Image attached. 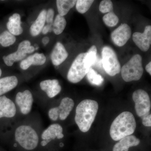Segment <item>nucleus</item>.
<instances>
[{"mask_svg": "<svg viewBox=\"0 0 151 151\" xmlns=\"http://www.w3.org/2000/svg\"><path fill=\"white\" fill-rule=\"evenodd\" d=\"M132 33L129 26L127 24H123L111 33V40L115 45L122 47L125 45L130 39Z\"/></svg>", "mask_w": 151, "mask_h": 151, "instance_id": "obj_13", "label": "nucleus"}, {"mask_svg": "<svg viewBox=\"0 0 151 151\" xmlns=\"http://www.w3.org/2000/svg\"><path fill=\"white\" fill-rule=\"evenodd\" d=\"M97 48L95 45H92L86 52L85 62L86 66L90 68L94 65L97 59Z\"/></svg>", "mask_w": 151, "mask_h": 151, "instance_id": "obj_25", "label": "nucleus"}, {"mask_svg": "<svg viewBox=\"0 0 151 151\" xmlns=\"http://www.w3.org/2000/svg\"><path fill=\"white\" fill-rule=\"evenodd\" d=\"M18 82L17 77L15 76L0 78V96L14 89Z\"/></svg>", "mask_w": 151, "mask_h": 151, "instance_id": "obj_20", "label": "nucleus"}, {"mask_svg": "<svg viewBox=\"0 0 151 151\" xmlns=\"http://www.w3.org/2000/svg\"><path fill=\"white\" fill-rule=\"evenodd\" d=\"M54 16V11L52 9H49L47 11L46 19L45 22L47 24L52 25L53 22V19Z\"/></svg>", "mask_w": 151, "mask_h": 151, "instance_id": "obj_30", "label": "nucleus"}, {"mask_svg": "<svg viewBox=\"0 0 151 151\" xmlns=\"http://www.w3.org/2000/svg\"><path fill=\"white\" fill-rule=\"evenodd\" d=\"M76 1L75 0H57L56 6L58 14L61 16L67 14L71 8L75 5Z\"/></svg>", "mask_w": 151, "mask_h": 151, "instance_id": "obj_22", "label": "nucleus"}, {"mask_svg": "<svg viewBox=\"0 0 151 151\" xmlns=\"http://www.w3.org/2000/svg\"><path fill=\"white\" fill-rule=\"evenodd\" d=\"M86 55V52L78 54L71 64L67 74L68 80L71 83L76 84L81 81L90 68L85 64Z\"/></svg>", "mask_w": 151, "mask_h": 151, "instance_id": "obj_8", "label": "nucleus"}, {"mask_svg": "<svg viewBox=\"0 0 151 151\" xmlns=\"http://www.w3.org/2000/svg\"><path fill=\"white\" fill-rule=\"evenodd\" d=\"M140 142V140L134 135L127 136L116 143L113 147V151H129L130 147L138 145Z\"/></svg>", "mask_w": 151, "mask_h": 151, "instance_id": "obj_17", "label": "nucleus"}, {"mask_svg": "<svg viewBox=\"0 0 151 151\" xmlns=\"http://www.w3.org/2000/svg\"><path fill=\"white\" fill-rule=\"evenodd\" d=\"M96 101L86 99L82 100L76 109L75 122L80 131L88 132L94 122L98 110Z\"/></svg>", "mask_w": 151, "mask_h": 151, "instance_id": "obj_2", "label": "nucleus"}, {"mask_svg": "<svg viewBox=\"0 0 151 151\" xmlns=\"http://www.w3.org/2000/svg\"><path fill=\"white\" fill-rule=\"evenodd\" d=\"M132 38L135 44L142 51H147L151 44V26H147L143 33H134Z\"/></svg>", "mask_w": 151, "mask_h": 151, "instance_id": "obj_14", "label": "nucleus"}, {"mask_svg": "<svg viewBox=\"0 0 151 151\" xmlns=\"http://www.w3.org/2000/svg\"><path fill=\"white\" fill-rule=\"evenodd\" d=\"M52 31V25L47 24L44 27L42 32L43 34L45 35L49 32H51Z\"/></svg>", "mask_w": 151, "mask_h": 151, "instance_id": "obj_32", "label": "nucleus"}, {"mask_svg": "<svg viewBox=\"0 0 151 151\" xmlns=\"http://www.w3.org/2000/svg\"><path fill=\"white\" fill-rule=\"evenodd\" d=\"M103 20L107 26L113 27L118 24L119 18L113 12L108 13L103 16Z\"/></svg>", "mask_w": 151, "mask_h": 151, "instance_id": "obj_28", "label": "nucleus"}, {"mask_svg": "<svg viewBox=\"0 0 151 151\" xmlns=\"http://www.w3.org/2000/svg\"><path fill=\"white\" fill-rule=\"evenodd\" d=\"M35 50L34 46L31 45L30 42L24 40L19 43L17 51L3 56V60L7 66H12L14 63L22 60L26 57L27 54L32 53Z\"/></svg>", "mask_w": 151, "mask_h": 151, "instance_id": "obj_12", "label": "nucleus"}, {"mask_svg": "<svg viewBox=\"0 0 151 151\" xmlns=\"http://www.w3.org/2000/svg\"><path fill=\"white\" fill-rule=\"evenodd\" d=\"M50 39L49 38L47 37H45L43 38H42V43L44 45H46L49 42Z\"/></svg>", "mask_w": 151, "mask_h": 151, "instance_id": "obj_34", "label": "nucleus"}, {"mask_svg": "<svg viewBox=\"0 0 151 151\" xmlns=\"http://www.w3.org/2000/svg\"><path fill=\"white\" fill-rule=\"evenodd\" d=\"M46 58L43 53H35L22 60L20 64L23 70L27 69L31 65H41L46 62Z\"/></svg>", "mask_w": 151, "mask_h": 151, "instance_id": "obj_18", "label": "nucleus"}, {"mask_svg": "<svg viewBox=\"0 0 151 151\" xmlns=\"http://www.w3.org/2000/svg\"><path fill=\"white\" fill-rule=\"evenodd\" d=\"M94 2L93 0H78L76 4V10L79 13H85L89 10Z\"/></svg>", "mask_w": 151, "mask_h": 151, "instance_id": "obj_27", "label": "nucleus"}, {"mask_svg": "<svg viewBox=\"0 0 151 151\" xmlns=\"http://www.w3.org/2000/svg\"><path fill=\"white\" fill-rule=\"evenodd\" d=\"M99 10L103 14L113 12V4L110 0H103L100 2L99 5Z\"/></svg>", "mask_w": 151, "mask_h": 151, "instance_id": "obj_29", "label": "nucleus"}, {"mask_svg": "<svg viewBox=\"0 0 151 151\" xmlns=\"http://www.w3.org/2000/svg\"><path fill=\"white\" fill-rule=\"evenodd\" d=\"M0 151H2V150H0Z\"/></svg>", "mask_w": 151, "mask_h": 151, "instance_id": "obj_36", "label": "nucleus"}, {"mask_svg": "<svg viewBox=\"0 0 151 151\" xmlns=\"http://www.w3.org/2000/svg\"><path fill=\"white\" fill-rule=\"evenodd\" d=\"M146 70L147 72L150 74V75H151V62H150L146 65Z\"/></svg>", "mask_w": 151, "mask_h": 151, "instance_id": "obj_33", "label": "nucleus"}, {"mask_svg": "<svg viewBox=\"0 0 151 151\" xmlns=\"http://www.w3.org/2000/svg\"><path fill=\"white\" fill-rule=\"evenodd\" d=\"M86 76L88 81L91 84L96 86H100L103 84L104 78L102 76L98 74L97 72L92 68H90L88 72L86 73Z\"/></svg>", "mask_w": 151, "mask_h": 151, "instance_id": "obj_24", "label": "nucleus"}, {"mask_svg": "<svg viewBox=\"0 0 151 151\" xmlns=\"http://www.w3.org/2000/svg\"><path fill=\"white\" fill-rule=\"evenodd\" d=\"M63 129L58 123H53L41 133L39 145L37 151H55L60 148L57 142L64 138Z\"/></svg>", "mask_w": 151, "mask_h": 151, "instance_id": "obj_4", "label": "nucleus"}, {"mask_svg": "<svg viewBox=\"0 0 151 151\" xmlns=\"http://www.w3.org/2000/svg\"><path fill=\"white\" fill-rule=\"evenodd\" d=\"M14 103L20 115L24 116H28L32 110L34 103L32 93L28 89L17 92Z\"/></svg>", "mask_w": 151, "mask_h": 151, "instance_id": "obj_10", "label": "nucleus"}, {"mask_svg": "<svg viewBox=\"0 0 151 151\" xmlns=\"http://www.w3.org/2000/svg\"><path fill=\"white\" fill-rule=\"evenodd\" d=\"M2 74V70L1 69V68H0V77H1V75Z\"/></svg>", "mask_w": 151, "mask_h": 151, "instance_id": "obj_35", "label": "nucleus"}, {"mask_svg": "<svg viewBox=\"0 0 151 151\" xmlns=\"http://www.w3.org/2000/svg\"><path fill=\"white\" fill-rule=\"evenodd\" d=\"M19 115L14 101L4 95L0 96V119L9 120L15 124Z\"/></svg>", "mask_w": 151, "mask_h": 151, "instance_id": "obj_11", "label": "nucleus"}, {"mask_svg": "<svg viewBox=\"0 0 151 151\" xmlns=\"http://www.w3.org/2000/svg\"><path fill=\"white\" fill-rule=\"evenodd\" d=\"M68 55V53L64 45L58 42L52 52L51 58L52 64L55 66L60 65L66 59Z\"/></svg>", "mask_w": 151, "mask_h": 151, "instance_id": "obj_16", "label": "nucleus"}, {"mask_svg": "<svg viewBox=\"0 0 151 151\" xmlns=\"http://www.w3.org/2000/svg\"><path fill=\"white\" fill-rule=\"evenodd\" d=\"M43 130L38 116L29 115L19 119L12 129L11 147L14 151H37Z\"/></svg>", "mask_w": 151, "mask_h": 151, "instance_id": "obj_1", "label": "nucleus"}, {"mask_svg": "<svg viewBox=\"0 0 151 151\" xmlns=\"http://www.w3.org/2000/svg\"><path fill=\"white\" fill-rule=\"evenodd\" d=\"M74 101L69 97L63 98L58 106L48 108L47 116L52 122L65 121L70 115L74 106Z\"/></svg>", "mask_w": 151, "mask_h": 151, "instance_id": "obj_6", "label": "nucleus"}, {"mask_svg": "<svg viewBox=\"0 0 151 151\" xmlns=\"http://www.w3.org/2000/svg\"><path fill=\"white\" fill-rule=\"evenodd\" d=\"M7 27L9 32L13 35H19L22 33L23 29L21 26L20 15L19 14H14L9 18Z\"/></svg>", "mask_w": 151, "mask_h": 151, "instance_id": "obj_19", "label": "nucleus"}, {"mask_svg": "<svg viewBox=\"0 0 151 151\" xmlns=\"http://www.w3.org/2000/svg\"><path fill=\"white\" fill-rule=\"evenodd\" d=\"M142 124L144 126L147 127H150L151 126V115L149 114L147 116L143 117Z\"/></svg>", "mask_w": 151, "mask_h": 151, "instance_id": "obj_31", "label": "nucleus"}, {"mask_svg": "<svg viewBox=\"0 0 151 151\" xmlns=\"http://www.w3.org/2000/svg\"><path fill=\"white\" fill-rule=\"evenodd\" d=\"M102 63L105 72L114 76L121 72V65L115 51L110 47H104L102 51Z\"/></svg>", "mask_w": 151, "mask_h": 151, "instance_id": "obj_7", "label": "nucleus"}, {"mask_svg": "<svg viewBox=\"0 0 151 151\" xmlns=\"http://www.w3.org/2000/svg\"><path fill=\"white\" fill-rule=\"evenodd\" d=\"M40 89L45 92L47 97L54 98L61 92V86L57 79H47L42 81L40 84Z\"/></svg>", "mask_w": 151, "mask_h": 151, "instance_id": "obj_15", "label": "nucleus"}, {"mask_svg": "<svg viewBox=\"0 0 151 151\" xmlns=\"http://www.w3.org/2000/svg\"><path fill=\"white\" fill-rule=\"evenodd\" d=\"M66 25V21L65 17L58 14L52 24V31L56 35H59L63 32Z\"/></svg>", "mask_w": 151, "mask_h": 151, "instance_id": "obj_23", "label": "nucleus"}, {"mask_svg": "<svg viewBox=\"0 0 151 151\" xmlns=\"http://www.w3.org/2000/svg\"><path fill=\"white\" fill-rule=\"evenodd\" d=\"M137 127L136 120L131 112L125 111L114 120L110 128L111 138L115 141L120 140L127 136L132 135Z\"/></svg>", "mask_w": 151, "mask_h": 151, "instance_id": "obj_3", "label": "nucleus"}, {"mask_svg": "<svg viewBox=\"0 0 151 151\" xmlns=\"http://www.w3.org/2000/svg\"><path fill=\"white\" fill-rule=\"evenodd\" d=\"M142 57L139 54L134 55L121 68L122 78L126 82L139 80L142 76L144 68Z\"/></svg>", "mask_w": 151, "mask_h": 151, "instance_id": "obj_5", "label": "nucleus"}, {"mask_svg": "<svg viewBox=\"0 0 151 151\" xmlns=\"http://www.w3.org/2000/svg\"><path fill=\"white\" fill-rule=\"evenodd\" d=\"M46 12V10H42L31 26L30 32L32 36H37L42 32L45 24Z\"/></svg>", "mask_w": 151, "mask_h": 151, "instance_id": "obj_21", "label": "nucleus"}, {"mask_svg": "<svg viewBox=\"0 0 151 151\" xmlns=\"http://www.w3.org/2000/svg\"><path fill=\"white\" fill-rule=\"evenodd\" d=\"M16 40L15 36L8 31H5L0 34V44L4 47H7L12 45Z\"/></svg>", "mask_w": 151, "mask_h": 151, "instance_id": "obj_26", "label": "nucleus"}, {"mask_svg": "<svg viewBox=\"0 0 151 151\" xmlns=\"http://www.w3.org/2000/svg\"><path fill=\"white\" fill-rule=\"evenodd\" d=\"M132 98L135 104V110L138 116L142 118L150 114L151 104L150 96L145 90L139 89L133 93Z\"/></svg>", "mask_w": 151, "mask_h": 151, "instance_id": "obj_9", "label": "nucleus"}]
</instances>
